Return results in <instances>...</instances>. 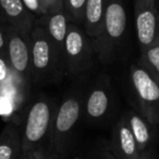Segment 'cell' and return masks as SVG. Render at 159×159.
<instances>
[{"label": "cell", "instance_id": "19", "mask_svg": "<svg viewBox=\"0 0 159 159\" xmlns=\"http://www.w3.org/2000/svg\"><path fill=\"white\" fill-rule=\"evenodd\" d=\"M22 1L25 7H26V9L30 12H32L36 16V19L40 18V16H43L45 14L39 0H22Z\"/></svg>", "mask_w": 159, "mask_h": 159}, {"label": "cell", "instance_id": "21", "mask_svg": "<svg viewBox=\"0 0 159 159\" xmlns=\"http://www.w3.org/2000/svg\"><path fill=\"white\" fill-rule=\"evenodd\" d=\"M42 8L44 10V13L46 14L49 10L53 9L59 6H63V0H39Z\"/></svg>", "mask_w": 159, "mask_h": 159}, {"label": "cell", "instance_id": "18", "mask_svg": "<svg viewBox=\"0 0 159 159\" xmlns=\"http://www.w3.org/2000/svg\"><path fill=\"white\" fill-rule=\"evenodd\" d=\"M84 156L85 159H117L110 150L109 146L95 148L94 150L84 154Z\"/></svg>", "mask_w": 159, "mask_h": 159}, {"label": "cell", "instance_id": "2", "mask_svg": "<svg viewBox=\"0 0 159 159\" xmlns=\"http://www.w3.org/2000/svg\"><path fill=\"white\" fill-rule=\"evenodd\" d=\"M83 106L76 96L64 98L57 106L45 159H62L74 148V132Z\"/></svg>", "mask_w": 159, "mask_h": 159}, {"label": "cell", "instance_id": "11", "mask_svg": "<svg viewBox=\"0 0 159 159\" xmlns=\"http://www.w3.org/2000/svg\"><path fill=\"white\" fill-rule=\"evenodd\" d=\"M0 10L8 24L30 34L35 25L36 16L30 12L22 0H0Z\"/></svg>", "mask_w": 159, "mask_h": 159}, {"label": "cell", "instance_id": "20", "mask_svg": "<svg viewBox=\"0 0 159 159\" xmlns=\"http://www.w3.org/2000/svg\"><path fill=\"white\" fill-rule=\"evenodd\" d=\"M0 58L8 62V53H7V37H6L3 24H0Z\"/></svg>", "mask_w": 159, "mask_h": 159}, {"label": "cell", "instance_id": "6", "mask_svg": "<svg viewBox=\"0 0 159 159\" xmlns=\"http://www.w3.org/2000/svg\"><path fill=\"white\" fill-rule=\"evenodd\" d=\"M95 53L92 39L85 34L82 26L69 23L63 46L66 72L80 74L89 70Z\"/></svg>", "mask_w": 159, "mask_h": 159}, {"label": "cell", "instance_id": "5", "mask_svg": "<svg viewBox=\"0 0 159 159\" xmlns=\"http://www.w3.org/2000/svg\"><path fill=\"white\" fill-rule=\"evenodd\" d=\"M139 113L152 126H159V85L139 64L130 69Z\"/></svg>", "mask_w": 159, "mask_h": 159}, {"label": "cell", "instance_id": "24", "mask_svg": "<svg viewBox=\"0 0 159 159\" xmlns=\"http://www.w3.org/2000/svg\"><path fill=\"white\" fill-rule=\"evenodd\" d=\"M21 159H29V158H25V157H23V156H21Z\"/></svg>", "mask_w": 159, "mask_h": 159}, {"label": "cell", "instance_id": "7", "mask_svg": "<svg viewBox=\"0 0 159 159\" xmlns=\"http://www.w3.org/2000/svg\"><path fill=\"white\" fill-rule=\"evenodd\" d=\"M7 37L8 64L12 73L24 85L31 81V44L30 34L20 31L12 25L3 24Z\"/></svg>", "mask_w": 159, "mask_h": 159}, {"label": "cell", "instance_id": "9", "mask_svg": "<svg viewBox=\"0 0 159 159\" xmlns=\"http://www.w3.org/2000/svg\"><path fill=\"white\" fill-rule=\"evenodd\" d=\"M109 148L117 159H137L141 155L125 116L113 125Z\"/></svg>", "mask_w": 159, "mask_h": 159}, {"label": "cell", "instance_id": "4", "mask_svg": "<svg viewBox=\"0 0 159 159\" xmlns=\"http://www.w3.org/2000/svg\"><path fill=\"white\" fill-rule=\"evenodd\" d=\"M126 12L122 0H108L102 20V31L95 42L94 50L104 63L111 61L124 36Z\"/></svg>", "mask_w": 159, "mask_h": 159}, {"label": "cell", "instance_id": "22", "mask_svg": "<svg viewBox=\"0 0 159 159\" xmlns=\"http://www.w3.org/2000/svg\"><path fill=\"white\" fill-rule=\"evenodd\" d=\"M137 159H159V154L155 150V148H152L145 152H142Z\"/></svg>", "mask_w": 159, "mask_h": 159}, {"label": "cell", "instance_id": "8", "mask_svg": "<svg viewBox=\"0 0 159 159\" xmlns=\"http://www.w3.org/2000/svg\"><path fill=\"white\" fill-rule=\"evenodd\" d=\"M134 12L137 40L143 50L154 44L158 37L157 0H134Z\"/></svg>", "mask_w": 159, "mask_h": 159}, {"label": "cell", "instance_id": "12", "mask_svg": "<svg viewBox=\"0 0 159 159\" xmlns=\"http://www.w3.org/2000/svg\"><path fill=\"white\" fill-rule=\"evenodd\" d=\"M22 143H21L20 123L9 121L0 133V159H21Z\"/></svg>", "mask_w": 159, "mask_h": 159}, {"label": "cell", "instance_id": "23", "mask_svg": "<svg viewBox=\"0 0 159 159\" xmlns=\"http://www.w3.org/2000/svg\"><path fill=\"white\" fill-rule=\"evenodd\" d=\"M157 36H158V39H159V12H158V33H157Z\"/></svg>", "mask_w": 159, "mask_h": 159}, {"label": "cell", "instance_id": "17", "mask_svg": "<svg viewBox=\"0 0 159 159\" xmlns=\"http://www.w3.org/2000/svg\"><path fill=\"white\" fill-rule=\"evenodd\" d=\"M87 0H63V10L69 22L83 26Z\"/></svg>", "mask_w": 159, "mask_h": 159}, {"label": "cell", "instance_id": "10", "mask_svg": "<svg viewBox=\"0 0 159 159\" xmlns=\"http://www.w3.org/2000/svg\"><path fill=\"white\" fill-rule=\"evenodd\" d=\"M38 22L43 24L47 34L50 37L52 44L55 45L59 56L63 59V46L66 40V32H68L69 20L64 13L63 6H59L49 10L46 14L37 19Z\"/></svg>", "mask_w": 159, "mask_h": 159}, {"label": "cell", "instance_id": "15", "mask_svg": "<svg viewBox=\"0 0 159 159\" xmlns=\"http://www.w3.org/2000/svg\"><path fill=\"white\" fill-rule=\"evenodd\" d=\"M108 0H87L83 30L85 34L95 42L102 31V20Z\"/></svg>", "mask_w": 159, "mask_h": 159}, {"label": "cell", "instance_id": "14", "mask_svg": "<svg viewBox=\"0 0 159 159\" xmlns=\"http://www.w3.org/2000/svg\"><path fill=\"white\" fill-rule=\"evenodd\" d=\"M110 96L104 87H95L89 92L84 102L83 112L89 121H99L108 113Z\"/></svg>", "mask_w": 159, "mask_h": 159}, {"label": "cell", "instance_id": "1", "mask_svg": "<svg viewBox=\"0 0 159 159\" xmlns=\"http://www.w3.org/2000/svg\"><path fill=\"white\" fill-rule=\"evenodd\" d=\"M58 105L40 97L27 107L21 128L22 156L29 159H45L53 117Z\"/></svg>", "mask_w": 159, "mask_h": 159}, {"label": "cell", "instance_id": "25", "mask_svg": "<svg viewBox=\"0 0 159 159\" xmlns=\"http://www.w3.org/2000/svg\"><path fill=\"white\" fill-rule=\"evenodd\" d=\"M157 1H158V2H159V0H157Z\"/></svg>", "mask_w": 159, "mask_h": 159}, {"label": "cell", "instance_id": "3", "mask_svg": "<svg viewBox=\"0 0 159 159\" xmlns=\"http://www.w3.org/2000/svg\"><path fill=\"white\" fill-rule=\"evenodd\" d=\"M31 81L34 83L57 81L66 73V66L45 27L36 20L30 33Z\"/></svg>", "mask_w": 159, "mask_h": 159}, {"label": "cell", "instance_id": "13", "mask_svg": "<svg viewBox=\"0 0 159 159\" xmlns=\"http://www.w3.org/2000/svg\"><path fill=\"white\" fill-rule=\"evenodd\" d=\"M126 121L131 129L135 142L137 144L139 152H145L149 149H152L154 146V131L152 125L147 122L139 112L129 111L125 113Z\"/></svg>", "mask_w": 159, "mask_h": 159}, {"label": "cell", "instance_id": "16", "mask_svg": "<svg viewBox=\"0 0 159 159\" xmlns=\"http://www.w3.org/2000/svg\"><path fill=\"white\" fill-rule=\"evenodd\" d=\"M144 70L158 83L159 85V39L149 47L143 49L141 55V64Z\"/></svg>", "mask_w": 159, "mask_h": 159}]
</instances>
